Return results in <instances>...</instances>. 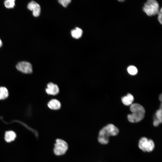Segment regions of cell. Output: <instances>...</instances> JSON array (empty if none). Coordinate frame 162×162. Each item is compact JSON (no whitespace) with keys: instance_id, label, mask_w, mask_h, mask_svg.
<instances>
[{"instance_id":"cell-11","label":"cell","mask_w":162,"mask_h":162,"mask_svg":"<svg viewBox=\"0 0 162 162\" xmlns=\"http://www.w3.org/2000/svg\"><path fill=\"white\" fill-rule=\"evenodd\" d=\"M134 100L133 96L131 94L128 93L126 96L122 98V100L123 103L126 106L130 105Z\"/></svg>"},{"instance_id":"cell-6","label":"cell","mask_w":162,"mask_h":162,"mask_svg":"<svg viewBox=\"0 0 162 162\" xmlns=\"http://www.w3.org/2000/svg\"><path fill=\"white\" fill-rule=\"evenodd\" d=\"M16 68L18 71L26 74H31L33 71L32 64L25 61L19 62L16 65Z\"/></svg>"},{"instance_id":"cell-21","label":"cell","mask_w":162,"mask_h":162,"mask_svg":"<svg viewBox=\"0 0 162 162\" xmlns=\"http://www.w3.org/2000/svg\"><path fill=\"white\" fill-rule=\"evenodd\" d=\"M159 100L160 101H162V94H161L159 96Z\"/></svg>"},{"instance_id":"cell-10","label":"cell","mask_w":162,"mask_h":162,"mask_svg":"<svg viewBox=\"0 0 162 162\" xmlns=\"http://www.w3.org/2000/svg\"><path fill=\"white\" fill-rule=\"evenodd\" d=\"M16 137V133L13 131H6L4 135V140L8 142H10L14 141Z\"/></svg>"},{"instance_id":"cell-20","label":"cell","mask_w":162,"mask_h":162,"mask_svg":"<svg viewBox=\"0 0 162 162\" xmlns=\"http://www.w3.org/2000/svg\"><path fill=\"white\" fill-rule=\"evenodd\" d=\"M2 45V43L1 40L0 39V48H1Z\"/></svg>"},{"instance_id":"cell-2","label":"cell","mask_w":162,"mask_h":162,"mask_svg":"<svg viewBox=\"0 0 162 162\" xmlns=\"http://www.w3.org/2000/svg\"><path fill=\"white\" fill-rule=\"evenodd\" d=\"M132 113L127 116L128 120L132 123L138 122L144 118L145 110L144 107L137 103L132 104L130 106Z\"/></svg>"},{"instance_id":"cell-7","label":"cell","mask_w":162,"mask_h":162,"mask_svg":"<svg viewBox=\"0 0 162 162\" xmlns=\"http://www.w3.org/2000/svg\"><path fill=\"white\" fill-rule=\"evenodd\" d=\"M27 8L32 12V14L34 17H38L40 15L41 8L40 5L36 2L32 1L28 4Z\"/></svg>"},{"instance_id":"cell-1","label":"cell","mask_w":162,"mask_h":162,"mask_svg":"<svg viewBox=\"0 0 162 162\" xmlns=\"http://www.w3.org/2000/svg\"><path fill=\"white\" fill-rule=\"evenodd\" d=\"M119 132L118 128L112 124H109L100 130L98 137V142L101 144H107L111 136H116Z\"/></svg>"},{"instance_id":"cell-15","label":"cell","mask_w":162,"mask_h":162,"mask_svg":"<svg viewBox=\"0 0 162 162\" xmlns=\"http://www.w3.org/2000/svg\"><path fill=\"white\" fill-rule=\"evenodd\" d=\"M128 73L132 75L136 74L137 73V69L134 66H130L127 68Z\"/></svg>"},{"instance_id":"cell-5","label":"cell","mask_w":162,"mask_h":162,"mask_svg":"<svg viewBox=\"0 0 162 162\" xmlns=\"http://www.w3.org/2000/svg\"><path fill=\"white\" fill-rule=\"evenodd\" d=\"M138 147L144 152H150L153 151L154 148V143L152 140L148 139L145 137H141L139 140Z\"/></svg>"},{"instance_id":"cell-13","label":"cell","mask_w":162,"mask_h":162,"mask_svg":"<svg viewBox=\"0 0 162 162\" xmlns=\"http://www.w3.org/2000/svg\"><path fill=\"white\" fill-rule=\"evenodd\" d=\"M9 95L7 89L4 86L0 87V100H4L7 98Z\"/></svg>"},{"instance_id":"cell-22","label":"cell","mask_w":162,"mask_h":162,"mask_svg":"<svg viewBox=\"0 0 162 162\" xmlns=\"http://www.w3.org/2000/svg\"><path fill=\"white\" fill-rule=\"evenodd\" d=\"M120 2H124V0H118Z\"/></svg>"},{"instance_id":"cell-9","label":"cell","mask_w":162,"mask_h":162,"mask_svg":"<svg viewBox=\"0 0 162 162\" xmlns=\"http://www.w3.org/2000/svg\"><path fill=\"white\" fill-rule=\"evenodd\" d=\"M48 108L52 110H57L59 109L61 106V103L58 100L53 99L50 100L47 103Z\"/></svg>"},{"instance_id":"cell-18","label":"cell","mask_w":162,"mask_h":162,"mask_svg":"<svg viewBox=\"0 0 162 162\" xmlns=\"http://www.w3.org/2000/svg\"><path fill=\"white\" fill-rule=\"evenodd\" d=\"M162 8H161L158 13V19L160 23L162 24Z\"/></svg>"},{"instance_id":"cell-17","label":"cell","mask_w":162,"mask_h":162,"mask_svg":"<svg viewBox=\"0 0 162 162\" xmlns=\"http://www.w3.org/2000/svg\"><path fill=\"white\" fill-rule=\"evenodd\" d=\"M58 2L63 7H66L71 2L70 0H59Z\"/></svg>"},{"instance_id":"cell-19","label":"cell","mask_w":162,"mask_h":162,"mask_svg":"<svg viewBox=\"0 0 162 162\" xmlns=\"http://www.w3.org/2000/svg\"><path fill=\"white\" fill-rule=\"evenodd\" d=\"M160 123H161L154 116L153 122L154 126L156 127H158Z\"/></svg>"},{"instance_id":"cell-16","label":"cell","mask_w":162,"mask_h":162,"mask_svg":"<svg viewBox=\"0 0 162 162\" xmlns=\"http://www.w3.org/2000/svg\"><path fill=\"white\" fill-rule=\"evenodd\" d=\"M160 108L156 111L154 116L161 123L162 122V107H160Z\"/></svg>"},{"instance_id":"cell-12","label":"cell","mask_w":162,"mask_h":162,"mask_svg":"<svg viewBox=\"0 0 162 162\" xmlns=\"http://www.w3.org/2000/svg\"><path fill=\"white\" fill-rule=\"evenodd\" d=\"M82 30L78 27H76L72 30L71 32L72 36L75 39L80 38L82 36Z\"/></svg>"},{"instance_id":"cell-4","label":"cell","mask_w":162,"mask_h":162,"mask_svg":"<svg viewBox=\"0 0 162 162\" xmlns=\"http://www.w3.org/2000/svg\"><path fill=\"white\" fill-rule=\"evenodd\" d=\"M68 148V144L65 141L61 139H57L54 144L53 152L56 155L60 156L65 154Z\"/></svg>"},{"instance_id":"cell-8","label":"cell","mask_w":162,"mask_h":162,"mask_svg":"<svg viewBox=\"0 0 162 162\" xmlns=\"http://www.w3.org/2000/svg\"><path fill=\"white\" fill-rule=\"evenodd\" d=\"M45 91L48 95H56L59 93V89L56 84L50 82L47 84Z\"/></svg>"},{"instance_id":"cell-14","label":"cell","mask_w":162,"mask_h":162,"mask_svg":"<svg viewBox=\"0 0 162 162\" xmlns=\"http://www.w3.org/2000/svg\"><path fill=\"white\" fill-rule=\"evenodd\" d=\"M15 0H6L4 1V4L5 7L7 8H13L15 5Z\"/></svg>"},{"instance_id":"cell-3","label":"cell","mask_w":162,"mask_h":162,"mask_svg":"<svg viewBox=\"0 0 162 162\" xmlns=\"http://www.w3.org/2000/svg\"><path fill=\"white\" fill-rule=\"evenodd\" d=\"M143 10L149 16L155 15L159 10V4L155 0H148L145 3Z\"/></svg>"}]
</instances>
